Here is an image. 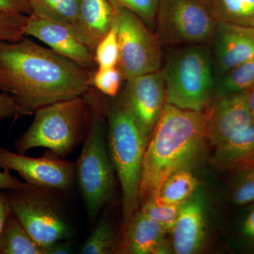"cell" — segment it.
<instances>
[{
  "instance_id": "4316f807",
  "label": "cell",
  "mask_w": 254,
  "mask_h": 254,
  "mask_svg": "<svg viewBox=\"0 0 254 254\" xmlns=\"http://www.w3.org/2000/svg\"><path fill=\"white\" fill-rule=\"evenodd\" d=\"M123 78V73L118 66L98 67L92 74V86L100 93L114 98L120 91Z\"/></svg>"
},
{
  "instance_id": "cb8c5ba5",
  "label": "cell",
  "mask_w": 254,
  "mask_h": 254,
  "mask_svg": "<svg viewBox=\"0 0 254 254\" xmlns=\"http://www.w3.org/2000/svg\"><path fill=\"white\" fill-rule=\"evenodd\" d=\"M115 231L112 224L103 218L82 247L81 254H108L116 252Z\"/></svg>"
},
{
  "instance_id": "e575fe53",
  "label": "cell",
  "mask_w": 254,
  "mask_h": 254,
  "mask_svg": "<svg viewBox=\"0 0 254 254\" xmlns=\"http://www.w3.org/2000/svg\"><path fill=\"white\" fill-rule=\"evenodd\" d=\"M70 242H55L46 249V254H69L73 253Z\"/></svg>"
},
{
  "instance_id": "9c48e42d",
  "label": "cell",
  "mask_w": 254,
  "mask_h": 254,
  "mask_svg": "<svg viewBox=\"0 0 254 254\" xmlns=\"http://www.w3.org/2000/svg\"><path fill=\"white\" fill-rule=\"evenodd\" d=\"M48 190L31 186L5 192L11 213L38 245L46 249L69 237L67 224Z\"/></svg>"
},
{
  "instance_id": "f546056e",
  "label": "cell",
  "mask_w": 254,
  "mask_h": 254,
  "mask_svg": "<svg viewBox=\"0 0 254 254\" xmlns=\"http://www.w3.org/2000/svg\"><path fill=\"white\" fill-rule=\"evenodd\" d=\"M0 13L29 16L32 13L31 0H0Z\"/></svg>"
},
{
  "instance_id": "8fae6325",
  "label": "cell",
  "mask_w": 254,
  "mask_h": 254,
  "mask_svg": "<svg viewBox=\"0 0 254 254\" xmlns=\"http://www.w3.org/2000/svg\"><path fill=\"white\" fill-rule=\"evenodd\" d=\"M120 100L131 115L148 144L166 104L162 70L127 80Z\"/></svg>"
},
{
  "instance_id": "83f0119b",
  "label": "cell",
  "mask_w": 254,
  "mask_h": 254,
  "mask_svg": "<svg viewBox=\"0 0 254 254\" xmlns=\"http://www.w3.org/2000/svg\"><path fill=\"white\" fill-rule=\"evenodd\" d=\"M182 205H171L153 200L141 205L140 209L145 215L160 224L168 234H171L180 213Z\"/></svg>"
},
{
  "instance_id": "1f68e13d",
  "label": "cell",
  "mask_w": 254,
  "mask_h": 254,
  "mask_svg": "<svg viewBox=\"0 0 254 254\" xmlns=\"http://www.w3.org/2000/svg\"><path fill=\"white\" fill-rule=\"evenodd\" d=\"M0 169V190H24L31 185L12 176L9 170Z\"/></svg>"
},
{
  "instance_id": "5b68a950",
  "label": "cell",
  "mask_w": 254,
  "mask_h": 254,
  "mask_svg": "<svg viewBox=\"0 0 254 254\" xmlns=\"http://www.w3.org/2000/svg\"><path fill=\"white\" fill-rule=\"evenodd\" d=\"M105 113L108 126V152L122 187L125 227L140 208V185L147 145L120 100L111 104L105 100Z\"/></svg>"
},
{
  "instance_id": "f1b7e54d",
  "label": "cell",
  "mask_w": 254,
  "mask_h": 254,
  "mask_svg": "<svg viewBox=\"0 0 254 254\" xmlns=\"http://www.w3.org/2000/svg\"><path fill=\"white\" fill-rule=\"evenodd\" d=\"M109 1L133 11L150 29L155 30L159 0H109Z\"/></svg>"
},
{
  "instance_id": "4fadbf2b",
  "label": "cell",
  "mask_w": 254,
  "mask_h": 254,
  "mask_svg": "<svg viewBox=\"0 0 254 254\" xmlns=\"http://www.w3.org/2000/svg\"><path fill=\"white\" fill-rule=\"evenodd\" d=\"M205 113L207 141L215 148L226 143L254 123L247 91L218 97Z\"/></svg>"
},
{
  "instance_id": "ffe728a7",
  "label": "cell",
  "mask_w": 254,
  "mask_h": 254,
  "mask_svg": "<svg viewBox=\"0 0 254 254\" xmlns=\"http://www.w3.org/2000/svg\"><path fill=\"white\" fill-rule=\"evenodd\" d=\"M0 254H46V251L31 238L11 213L0 234Z\"/></svg>"
},
{
  "instance_id": "7402d4cb",
  "label": "cell",
  "mask_w": 254,
  "mask_h": 254,
  "mask_svg": "<svg viewBox=\"0 0 254 254\" xmlns=\"http://www.w3.org/2000/svg\"><path fill=\"white\" fill-rule=\"evenodd\" d=\"M254 84V58L234 66L215 78L214 95L218 97L247 91Z\"/></svg>"
},
{
  "instance_id": "277c9868",
  "label": "cell",
  "mask_w": 254,
  "mask_h": 254,
  "mask_svg": "<svg viewBox=\"0 0 254 254\" xmlns=\"http://www.w3.org/2000/svg\"><path fill=\"white\" fill-rule=\"evenodd\" d=\"M92 109L85 95L46 105L35 113L33 123L14 142L16 152L25 153L43 147L64 158L83 143Z\"/></svg>"
},
{
  "instance_id": "9a60e30c",
  "label": "cell",
  "mask_w": 254,
  "mask_h": 254,
  "mask_svg": "<svg viewBox=\"0 0 254 254\" xmlns=\"http://www.w3.org/2000/svg\"><path fill=\"white\" fill-rule=\"evenodd\" d=\"M168 234L160 224L149 218L141 209L132 215L124 227L123 238L117 247V254H165L173 247L166 240Z\"/></svg>"
},
{
  "instance_id": "603a6c76",
  "label": "cell",
  "mask_w": 254,
  "mask_h": 254,
  "mask_svg": "<svg viewBox=\"0 0 254 254\" xmlns=\"http://www.w3.org/2000/svg\"><path fill=\"white\" fill-rule=\"evenodd\" d=\"M81 1L31 0L32 13L51 18L73 27L77 18Z\"/></svg>"
},
{
  "instance_id": "ba28073f",
  "label": "cell",
  "mask_w": 254,
  "mask_h": 254,
  "mask_svg": "<svg viewBox=\"0 0 254 254\" xmlns=\"http://www.w3.org/2000/svg\"><path fill=\"white\" fill-rule=\"evenodd\" d=\"M118 26V67L126 81L162 68L161 43L156 34L133 11L113 4Z\"/></svg>"
},
{
  "instance_id": "7a4b0ae2",
  "label": "cell",
  "mask_w": 254,
  "mask_h": 254,
  "mask_svg": "<svg viewBox=\"0 0 254 254\" xmlns=\"http://www.w3.org/2000/svg\"><path fill=\"white\" fill-rule=\"evenodd\" d=\"M205 141V113L180 109L166 103L145 148L140 206L154 199L170 175L190 169L198 160Z\"/></svg>"
},
{
  "instance_id": "52a82bcc",
  "label": "cell",
  "mask_w": 254,
  "mask_h": 254,
  "mask_svg": "<svg viewBox=\"0 0 254 254\" xmlns=\"http://www.w3.org/2000/svg\"><path fill=\"white\" fill-rule=\"evenodd\" d=\"M218 22L208 0H159L155 34L162 46L209 44Z\"/></svg>"
},
{
  "instance_id": "836d02e7",
  "label": "cell",
  "mask_w": 254,
  "mask_h": 254,
  "mask_svg": "<svg viewBox=\"0 0 254 254\" xmlns=\"http://www.w3.org/2000/svg\"><path fill=\"white\" fill-rule=\"evenodd\" d=\"M11 213V208L6 193L4 190H0V234L2 231L5 222Z\"/></svg>"
},
{
  "instance_id": "44dd1931",
  "label": "cell",
  "mask_w": 254,
  "mask_h": 254,
  "mask_svg": "<svg viewBox=\"0 0 254 254\" xmlns=\"http://www.w3.org/2000/svg\"><path fill=\"white\" fill-rule=\"evenodd\" d=\"M218 21L254 29V0H208Z\"/></svg>"
},
{
  "instance_id": "2e32d148",
  "label": "cell",
  "mask_w": 254,
  "mask_h": 254,
  "mask_svg": "<svg viewBox=\"0 0 254 254\" xmlns=\"http://www.w3.org/2000/svg\"><path fill=\"white\" fill-rule=\"evenodd\" d=\"M171 235L175 254H193L202 248L205 237V210L201 193L195 192L182 205Z\"/></svg>"
},
{
  "instance_id": "5bb4252c",
  "label": "cell",
  "mask_w": 254,
  "mask_h": 254,
  "mask_svg": "<svg viewBox=\"0 0 254 254\" xmlns=\"http://www.w3.org/2000/svg\"><path fill=\"white\" fill-rule=\"evenodd\" d=\"M210 44L215 77L254 58V29L219 21Z\"/></svg>"
},
{
  "instance_id": "d6a6232c",
  "label": "cell",
  "mask_w": 254,
  "mask_h": 254,
  "mask_svg": "<svg viewBox=\"0 0 254 254\" xmlns=\"http://www.w3.org/2000/svg\"><path fill=\"white\" fill-rule=\"evenodd\" d=\"M240 232L245 240L254 244V205L242 220L240 225Z\"/></svg>"
},
{
  "instance_id": "30bf717a",
  "label": "cell",
  "mask_w": 254,
  "mask_h": 254,
  "mask_svg": "<svg viewBox=\"0 0 254 254\" xmlns=\"http://www.w3.org/2000/svg\"><path fill=\"white\" fill-rule=\"evenodd\" d=\"M0 169L14 170L31 186L51 192L71 191L76 180V163L50 150L31 158L0 146Z\"/></svg>"
},
{
  "instance_id": "e0dca14e",
  "label": "cell",
  "mask_w": 254,
  "mask_h": 254,
  "mask_svg": "<svg viewBox=\"0 0 254 254\" xmlns=\"http://www.w3.org/2000/svg\"><path fill=\"white\" fill-rule=\"evenodd\" d=\"M115 15L109 0H81L72 28L80 41L93 54L97 45L111 28Z\"/></svg>"
},
{
  "instance_id": "3957f363",
  "label": "cell",
  "mask_w": 254,
  "mask_h": 254,
  "mask_svg": "<svg viewBox=\"0 0 254 254\" xmlns=\"http://www.w3.org/2000/svg\"><path fill=\"white\" fill-rule=\"evenodd\" d=\"M85 96L92 109L91 123L76 163V180L92 222L113 195L115 177L108 152L105 100L92 88Z\"/></svg>"
},
{
  "instance_id": "ac0fdd59",
  "label": "cell",
  "mask_w": 254,
  "mask_h": 254,
  "mask_svg": "<svg viewBox=\"0 0 254 254\" xmlns=\"http://www.w3.org/2000/svg\"><path fill=\"white\" fill-rule=\"evenodd\" d=\"M215 162L232 173L254 167V122L243 131L217 147Z\"/></svg>"
},
{
  "instance_id": "484cf974",
  "label": "cell",
  "mask_w": 254,
  "mask_h": 254,
  "mask_svg": "<svg viewBox=\"0 0 254 254\" xmlns=\"http://www.w3.org/2000/svg\"><path fill=\"white\" fill-rule=\"evenodd\" d=\"M235 179L230 189L234 204L242 206L254 203V167L234 172Z\"/></svg>"
},
{
  "instance_id": "6da1fadb",
  "label": "cell",
  "mask_w": 254,
  "mask_h": 254,
  "mask_svg": "<svg viewBox=\"0 0 254 254\" xmlns=\"http://www.w3.org/2000/svg\"><path fill=\"white\" fill-rule=\"evenodd\" d=\"M92 74L24 37L0 42V91L16 101V120L46 105L86 95L93 88Z\"/></svg>"
},
{
  "instance_id": "d4e9b609",
  "label": "cell",
  "mask_w": 254,
  "mask_h": 254,
  "mask_svg": "<svg viewBox=\"0 0 254 254\" xmlns=\"http://www.w3.org/2000/svg\"><path fill=\"white\" fill-rule=\"evenodd\" d=\"M94 57L98 67L118 66L120 61V44L116 15H115L111 28L97 45L94 51Z\"/></svg>"
},
{
  "instance_id": "4dcf8cb0",
  "label": "cell",
  "mask_w": 254,
  "mask_h": 254,
  "mask_svg": "<svg viewBox=\"0 0 254 254\" xmlns=\"http://www.w3.org/2000/svg\"><path fill=\"white\" fill-rule=\"evenodd\" d=\"M17 113L18 106L14 98L5 92L0 93V122L11 118L16 121Z\"/></svg>"
},
{
  "instance_id": "8992f818",
  "label": "cell",
  "mask_w": 254,
  "mask_h": 254,
  "mask_svg": "<svg viewBox=\"0 0 254 254\" xmlns=\"http://www.w3.org/2000/svg\"><path fill=\"white\" fill-rule=\"evenodd\" d=\"M174 50L161 68L165 101L180 109L203 112L214 96L215 73L209 44Z\"/></svg>"
},
{
  "instance_id": "7c38bea8",
  "label": "cell",
  "mask_w": 254,
  "mask_h": 254,
  "mask_svg": "<svg viewBox=\"0 0 254 254\" xmlns=\"http://www.w3.org/2000/svg\"><path fill=\"white\" fill-rule=\"evenodd\" d=\"M25 36L34 37L50 49L82 67L90 71L95 68L94 54L67 24L32 13L28 16Z\"/></svg>"
},
{
  "instance_id": "d6986e66",
  "label": "cell",
  "mask_w": 254,
  "mask_h": 254,
  "mask_svg": "<svg viewBox=\"0 0 254 254\" xmlns=\"http://www.w3.org/2000/svg\"><path fill=\"white\" fill-rule=\"evenodd\" d=\"M198 185V180L190 169L179 170L165 180L153 200L167 204L182 205L194 195Z\"/></svg>"
},
{
  "instance_id": "d590c367",
  "label": "cell",
  "mask_w": 254,
  "mask_h": 254,
  "mask_svg": "<svg viewBox=\"0 0 254 254\" xmlns=\"http://www.w3.org/2000/svg\"><path fill=\"white\" fill-rule=\"evenodd\" d=\"M247 98L249 108L254 122V84L247 91Z\"/></svg>"
}]
</instances>
